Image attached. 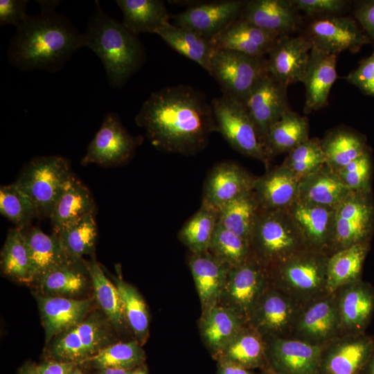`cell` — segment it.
Instances as JSON below:
<instances>
[{
    "label": "cell",
    "mask_w": 374,
    "mask_h": 374,
    "mask_svg": "<svg viewBox=\"0 0 374 374\" xmlns=\"http://www.w3.org/2000/svg\"><path fill=\"white\" fill-rule=\"evenodd\" d=\"M76 365L73 362L50 359L37 365V368L40 374H69Z\"/></svg>",
    "instance_id": "obj_56"
},
{
    "label": "cell",
    "mask_w": 374,
    "mask_h": 374,
    "mask_svg": "<svg viewBox=\"0 0 374 374\" xmlns=\"http://www.w3.org/2000/svg\"><path fill=\"white\" fill-rule=\"evenodd\" d=\"M278 37L241 19L235 20L211 41L216 49L265 57L269 54Z\"/></svg>",
    "instance_id": "obj_25"
},
{
    "label": "cell",
    "mask_w": 374,
    "mask_h": 374,
    "mask_svg": "<svg viewBox=\"0 0 374 374\" xmlns=\"http://www.w3.org/2000/svg\"><path fill=\"white\" fill-rule=\"evenodd\" d=\"M325 252L305 249L289 259L268 268L270 283L300 304L328 292Z\"/></svg>",
    "instance_id": "obj_5"
},
{
    "label": "cell",
    "mask_w": 374,
    "mask_h": 374,
    "mask_svg": "<svg viewBox=\"0 0 374 374\" xmlns=\"http://www.w3.org/2000/svg\"><path fill=\"white\" fill-rule=\"evenodd\" d=\"M86 267L98 304L112 325L120 328L125 321V318L116 285L109 280L102 267L96 262H86Z\"/></svg>",
    "instance_id": "obj_44"
},
{
    "label": "cell",
    "mask_w": 374,
    "mask_h": 374,
    "mask_svg": "<svg viewBox=\"0 0 374 374\" xmlns=\"http://www.w3.org/2000/svg\"><path fill=\"white\" fill-rule=\"evenodd\" d=\"M309 139L308 118L289 109L269 129L262 143L270 160L276 155L289 153Z\"/></svg>",
    "instance_id": "obj_35"
},
{
    "label": "cell",
    "mask_w": 374,
    "mask_h": 374,
    "mask_svg": "<svg viewBox=\"0 0 374 374\" xmlns=\"http://www.w3.org/2000/svg\"><path fill=\"white\" fill-rule=\"evenodd\" d=\"M335 293L339 335L365 333L374 314V287L360 280Z\"/></svg>",
    "instance_id": "obj_21"
},
{
    "label": "cell",
    "mask_w": 374,
    "mask_h": 374,
    "mask_svg": "<svg viewBox=\"0 0 374 374\" xmlns=\"http://www.w3.org/2000/svg\"><path fill=\"white\" fill-rule=\"evenodd\" d=\"M301 305L270 285L260 299L248 325L266 337H290Z\"/></svg>",
    "instance_id": "obj_14"
},
{
    "label": "cell",
    "mask_w": 374,
    "mask_h": 374,
    "mask_svg": "<svg viewBox=\"0 0 374 374\" xmlns=\"http://www.w3.org/2000/svg\"><path fill=\"white\" fill-rule=\"evenodd\" d=\"M94 202L89 189L73 175L59 197L50 217L54 232L93 214Z\"/></svg>",
    "instance_id": "obj_32"
},
{
    "label": "cell",
    "mask_w": 374,
    "mask_h": 374,
    "mask_svg": "<svg viewBox=\"0 0 374 374\" xmlns=\"http://www.w3.org/2000/svg\"><path fill=\"white\" fill-rule=\"evenodd\" d=\"M360 374H374V344L369 357Z\"/></svg>",
    "instance_id": "obj_58"
},
{
    "label": "cell",
    "mask_w": 374,
    "mask_h": 374,
    "mask_svg": "<svg viewBox=\"0 0 374 374\" xmlns=\"http://www.w3.org/2000/svg\"><path fill=\"white\" fill-rule=\"evenodd\" d=\"M24 233L28 249L33 283L43 276L73 260L64 249L57 235H48L33 227Z\"/></svg>",
    "instance_id": "obj_29"
},
{
    "label": "cell",
    "mask_w": 374,
    "mask_h": 374,
    "mask_svg": "<svg viewBox=\"0 0 374 374\" xmlns=\"http://www.w3.org/2000/svg\"><path fill=\"white\" fill-rule=\"evenodd\" d=\"M139 142L138 138L127 131L116 113L108 112L89 144L81 163L102 166L121 164L132 157Z\"/></svg>",
    "instance_id": "obj_13"
},
{
    "label": "cell",
    "mask_w": 374,
    "mask_h": 374,
    "mask_svg": "<svg viewBox=\"0 0 374 374\" xmlns=\"http://www.w3.org/2000/svg\"><path fill=\"white\" fill-rule=\"evenodd\" d=\"M46 343L73 328L86 318L92 305V299H74L69 297L36 294Z\"/></svg>",
    "instance_id": "obj_24"
},
{
    "label": "cell",
    "mask_w": 374,
    "mask_h": 374,
    "mask_svg": "<svg viewBox=\"0 0 374 374\" xmlns=\"http://www.w3.org/2000/svg\"><path fill=\"white\" fill-rule=\"evenodd\" d=\"M298 10L312 15L342 10L346 2L342 0H291Z\"/></svg>",
    "instance_id": "obj_54"
},
{
    "label": "cell",
    "mask_w": 374,
    "mask_h": 374,
    "mask_svg": "<svg viewBox=\"0 0 374 374\" xmlns=\"http://www.w3.org/2000/svg\"><path fill=\"white\" fill-rule=\"evenodd\" d=\"M41 10H55L60 3V1H37Z\"/></svg>",
    "instance_id": "obj_60"
},
{
    "label": "cell",
    "mask_w": 374,
    "mask_h": 374,
    "mask_svg": "<svg viewBox=\"0 0 374 374\" xmlns=\"http://www.w3.org/2000/svg\"><path fill=\"white\" fill-rule=\"evenodd\" d=\"M265 337L254 328L247 325L229 343L220 355L248 369L267 366Z\"/></svg>",
    "instance_id": "obj_39"
},
{
    "label": "cell",
    "mask_w": 374,
    "mask_h": 374,
    "mask_svg": "<svg viewBox=\"0 0 374 374\" xmlns=\"http://www.w3.org/2000/svg\"><path fill=\"white\" fill-rule=\"evenodd\" d=\"M246 326L247 323L235 311L217 305L204 312L202 332L208 347L220 355Z\"/></svg>",
    "instance_id": "obj_33"
},
{
    "label": "cell",
    "mask_w": 374,
    "mask_h": 374,
    "mask_svg": "<svg viewBox=\"0 0 374 374\" xmlns=\"http://www.w3.org/2000/svg\"><path fill=\"white\" fill-rule=\"evenodd\" d=\"M270 285L268 268L253 256L230 269L219 303L235 311L248 325Z\"/></svg>",
    "instance_id": "obj_10"
},
{
    "label": "cell",
    "mask_w": 374,
    "mask_h": 374,
    "mask_svg": "<svg viewBox=\"0 0 374 374\" xmlns=\"http://www.w3.org/2000/svg\"><path fill=\"white\" fill-rule=\"evenodd\" d=\"M179 54L209 70L211 58L216 50L211 39L197 33L170 22L155 33Z\"/></svg>",
    "instance_id": "obj_37"
},
{
    "label": "cell",
    "mask_w": 374,
    "mask_h": 374,
    "mask_svg": "<svg viewBox=\"0 0 374 374\" xmlns=\"http://www.w3.org/2000/svg\"><path fill=\"white\" fill-rule=\"evenodd\" d=\"M250 244L253 256L267 268L308 249L287 209L260 208Z\"/></svg>",
    "instance_id": "obj_4"
},
{
    "label": "cell",
    "mask_w": 374,
    "mask_h": 374,
    "mask_svg": "<svg viewBox=\"0 0 374 374\" xmlns=\"http://www.w3.org/2000/svg\"><path fill=\"white\" fill-rule=\"evenodd\" d=\"M55 233L71 258L82 259V256L94 250L97 227L93 215H88Z\"/></svg>",
    "instance_id": "obj_49"
},
{
    "label": "cell",
    "mask_w": 374,
    "mask_h": 374,
    "mask_svg": "<svg viewBox=\"0 0 374 374\" xmlns=\"http://www.w3.org/2000/svg\"><path fill=\"white\" fill-rule=\"evenodd\" d=\"M72 175L64 158L38 157L25 165L15 183L33 199L40 217H50Z\"/></svg>",
    "instance_id": "obj_6"
},
{
    "label": "cell",
    "mask_w": 374,
    "mask_h": 374,
    "mask_svg": "<svg viewBox=\"0 0 374 374\" xmlns=\"http://www.w3.org/2000/svg\"><path fill=\"white\" fill-rule=\"evenodd\" d=\"M337 55L312 46L303 80L305 86L303 112L310 114L326 106L330 91L337 78Z\"/></svg>",
    "instance_id": "obj_26"
},
{
    "label": "cell",
    "mask_w": 374,
    "mask_h": 374,
    "mask_svg": "<svg viewBox=\"0 0 374 374\" xmlns=\"http://www.w3.org/2000/svg\"><path fill=\"white\" fill-rule=\"evenodd\" d=\"M211 104L217 132L235 150L267 168L270 160L244 105L223 95L213 98Z\"/></svg>",
    "instance_id": "obj_9"
},
{
    "label": "cell",
    "mask_w": 374,
    "mask_h": 374,
    "mask_svg": "<svg viewBox=\"0 0 374 374\" xmlns=\"http://www.w3.org/2000/svg\"><path fill=\"white\" fill-rule=\"evenodd\" d=\"M23 229L9 231L1 255L4 274L23 283H33L28 245Z\"/></svg>",
    "instance_id": "obj_42"
},
{
    "label": "cell",
    "mask_w": 374,
    "mask_h": 374,
    "mask_svg": "<svg viewBox=\"0 0 374 374\" xmlns=\"http://www.w3.org/2000/svg\"><path fill=\"white\" fill-rule=\"evenodd\" d=\"M208 251L229 267L239 266L253 256L250 242L217 223Z\"/></svg>",
    "instance_id": "obj_46"
},
{
    "label": "cell",
    "mask_w": 374,
    "mask_h": 374,
    "mask_svg": "<svg viewBox=\"0 0 374 374\" xmlns=\"http://www.w3.org/2000/svg\"><path fill=\"white\" fill-rule=\"evenodd\" d=\"M283 163L300 180L326 163L320 140L309 139L291 150Z\"/></svg>",
    "instance_id": "obj_50"
},
{
    "label": "cell",
    "mask_w": 374,
    "mask_h": 374,
    "mask_svg": "<svg viewBox=\"0 0 374 374\" xmlns=\"http://www.w3.org/2000/svg\"><path fill=\"white\" fill-rule=\"evenodd\" d=\"M374 344V335H341L323 346L319 374H360Z\"/></svg>",
    "instance_id": "obj_16"
},
{
    "label": "cell",
    "mask_w": 374,
    "mask_h": 374,
    "mask_svg": "<svg viewBox=\"0 0 374 374\" xmlns=\"http://www.w3.org/2000/svg\"><path fill=\"white\" fill-rule=\"evenodd\" d=\"M312 44L303 36H279L267 58V71L281 84L303 80Z\"/></svg>",
    "instance_id": "obj_19"
},
{
    "label": "cell",
    "mask_w": 374,
    "mask_h": 374,
    "mask_svg": "<svg viewBox=\"0 0 374 374\" xmlns=\"http://www.w3.org/2000/svg\"><path fill=\"white\" fill-rule=\"evenodd\" d=\"M218 215L217 211L201 205L199 209L183 225L178 237L191 253L208 251L218 223Z\"/></svg>",
    "instance_id": "obj_43"
},
{
    "label": "cell",
    "mask_w": 374,
    "mask_h": 374,
    "mask_svg": "<svg viewBox=\"0 0 374 374\" xmlns=\"http://www.w3.org/2000/svg\"><path fill=\"white\" fill-rule=\"evenodd\" d=\"M308 37L312 46L330 54L344 51H357L362 46L369 43L355 21L348 17L320 18L310 23Z\"/></svg>",
    "instance_id": "obj_20"
},
{
    "label": "cell",
    "mask_w": 374,
    "mask_h": 374,
    "mask_svg": "<svg viewBox=\"0 0 374 374\" xmlns=\"http://www.w3.org/2000/svg\"><path fill=\"white\" fill-rule=\"evenodd\" d=\"M244 3L238 0L204 3L173 15L172 17L177 26L189 28L211 39L237 20Z\"/></svg>",
    "instance_id": "obj_22"
},
{
    "label": "cell",
    "mask_w": 374,
    "mask_h": 374,
    "mask_svg": "<svg viewBox=\"0 0 374 374\" xmlns=\"http://www.w3.org/2000/svg\"><path fill=\"white\" fill-rule=\"evenodd\" d=\"M132 369H123L117 368H105L98 369L96 374H130Z\"/></svg>",
    "instance_id": "obj_59"
},
{
    "label": "cell",
    "mask_w": 374,
    "mask_h": 374,
    "mask_svg": "<svg viewBox=\"0 0 374 374\" xmlns=\"http://www.w3.org/2000/svg\"><path fill=\"white\" fill-rule=\"evenodd\" d=\"M265 374H278L274 372L270 367L267 366L265 368Z\"/></svg>",
    "instance_id": "obj_64"
},
{
    "label": "cell",
    "mask_w": 374,
    "mask_h": 374,
    "mask_svg": "<svg viewBox=\"0 0 374 374\" xmlns=\"http://www.w3.org/2000/svg\"><path fill=\"white\" fill-rule=\"evenodd\" d=\"M287 88L267 73L243 103L262 142L269 129L289 109Z\"/></svg>",
    "instance_id": "obj_17"
},
{
    "label": "cell",
    "mask_w": 374,
    "mask_h": 374,
    "mask_svg": "<svg viewBox=\"0 0 374 374\" xmlns=\"http://www.w3.org/2000/svg\"><path fill=\"white\" fill-rule=\"evenodd\" d=\"M320 141L326 163L335 172L367 150L364 136L343 127L328 132Z\"/></svg>",
    "instance_id": "obj_38"
},
{
    "label": "cell",
    "mask_w": 374,
    "mask_h": 374,
    "mask_svg": "<svg viewBox=\"0 0 374 374\" xmlns=\"http://www.w3.org/2000/svg\"><path fill=\"white\" fill-rule=\"evenodd\" d=\"M27 0H1L0 26H15L23 24L29 16L26 13Z\"/></svg>",
    "instance_id": "obj_53"
},
{
    "label": "cell",
    "mask_w": 374,
    "mask_h": 374,
    "mask_svg": "<svg viewBox=\"0 0 374 374\" xmlns=\"http://www.w3.org/2000/svg\"><path fill=\"white\" fill-rule=\"evenodd\" d=\"M95 6L82 33L84 44L100 60L110 86L121 87L143 64L145 51L138 36L107 14L98 1Z\"/></svg>",
    "instance_id": "obj_3"
},
{
    "label": "cell",
    "mask_w": 374,
    "mask_h": 374,
    "mask_svg": "<svg viewBox=\"0 0 374 374\" xmlns=\"http://www.w3.org/2000/svg\"><path fill=\"white\" fill-rule=\"evenodd\" d=\"M145 353L136 341L109 345L79 365L97 369L117 368L132 369L141 366L145 360Z\"/></svg>",
    "instance_id": "obj_45"
},
{
    "label": "cell",
    "mask_w": 374,
    "mask_h": 374,
    "mask_svg": "<svg viewBox=\"0 0 374 374\" xmlns=\"http://www.w3.org/2000/svg\"><path fill=\"white\" fill-rule=\"evenodd\" d=\"M346 80L365 94L374 98V51L348 75Z\"/></svg>",
    "instance_id": "obj_52"
},
{
    "label": "cell",
    "mask_w": 374,
    "mask_h": 374,
    "mask_svg": "<svg viewBox=\"0 0 374 374\" xmlns=\"http://www.w3.org/2000/svg\"><path fill=\"white\" fill-rule=\"evenodd\" d=\"M355 15L367 35L374 40V0L360 3Z\"/></svg>",
    "instance_id": "obj_55"
},
{
    "label": "cell",
    "mask_w": 374,
    "mask_h": 374,
    "mask_svg": "<svg viewBox=\"0 0 374 374\" xmlns=\"http://www.w3.org/2000/svg\"><path fill=\"white\" fill-rule=\"evenodd\" d=\"M350 190L327 163L299 180L298 199L335 208Z\"/></svg>",
    "instance_id": "obj_31"
},
{
    "label": "cell",
    "mask_w": 374,
    "mask_h": 374,
    "mask_svg": "<svg viewBox=\"0 0 374 374\" xmlns=\"http://www.w3.org/2000/svg\"><path fill=\"white\" fill-rule=\"evenodd\" d=\"M118 276H113L122 301L125 321L141 342L147 339L149 330V314L145 303L139 292L124 281L118 269Z\"/></svg>",
    "instance_id": "obj_47"
},
{
    "label": "cell",
    "mask_w": 374,
    "mask_h": 374,
    "mask_svg": "<svg viewBox=\"0 0 374 374\" xmlns=\"http://www.w3.org/2000/svg\"><path fill=\"white\" fill-rule=\"evenodd\" d=\"M372 161L368 150L336 172L350 191H371Z\"/></svg>",
    "instance_id": "obj_51"
},
{
    "label": "cell",
    "mask_w": 374,
    "mask_h": 374,
    "mask_svg": "<svg viewBox=\"0 0 374 374\" xmlns=\"http://www.w3.org/2000/svg\"><path fill=\"white\" fill-rule=\"evenodd\" d=\"M218 374H253L249 369L242 367L224 358L220 359Z\"/></svg>",
    "instance_id": "obj_57"
},
{
    "label": "cell",
    "mask_w": 374,
    "mask_h": 374,
    "mask_svg": "<svg viewBox=\"0 0 374 374\" xmlns=\"http://www.w3.org/2000/svg\"><path fill=\"white\" fill-rule=\"evenodd\" d=\"M371 249V242L353 245L339 250L328 258L327 290L333 293L341 287L362 280L364 261Z\"/></svg>",
    "instance_id": "obj_34"
},
{
    "label": "cell",
    "mask_w": 374,
    "mask_h": 374,
    "mask_svg": "<svg viewBox=\"0 0 374 374\" xmlns=\"http://www.w3.org/2000/svg\"><path fill=\"white\" fill-rule=\"evenodd\" d=\"M78 365L75 366L72 370L70 371L69 374H84L78 366Z\"/></svg>",
    "instance_id": "obj_63"
},
{
    "label": "cell",
    "mask_w": 374,
    "mask_h": 374,
    "mask_svg": "<svg viewBox=\"0 0 374 374\" xmlns=\"http://www.w3.org/2000/svg\"><path fill=\"white\" fill-rule=\"evenodd\" d=\"M84 46L82 33L67 17L55 10H41L17 28L7 57L19 71L56 72Z\"/></svg>",
    "instance_id": "obj_2"
},
{
    "label": "cell",
    "mask_w": 374,
    "mask_h": 374,
    "mask_svg": "<svg viewBox=\"0 0 374 374\" xmlns=\"http://www.w3.org/2000/svg\"><path fill=\"white\" fill-rule=\"evenodd\" d=\"M0 213L21 229L39 216L35 202L15 182L1 186Z\"/></svg>",
    "instance_id": "obj_48"
},
{
    "label": "cell",
    "mask_w": 374,
    "mask_h": 374,
    "mask_svg": "<svg viewBox=\"0 0 374 374\" xmlns=\"http://www.w3.org/2000/svg\"><path fill=\"white\" fill-rule=\"evenodd\" d=\"M86 262L82 259L54 269L43 276L36 283L42 295L73 296L82 293L87 286Z\"/></svg>",
    "instance_id": "obj_40"
},
{
    "label": "cell",
    "mask_w": 374,
    "mask_h": 374,
    "mask_svg": "<svg viewBox=\"0 0 374 374\" xmlns=\"http://www.w3.org/2000/svg\"><path fill=\"white\" fill-rule=\"evenodd\" d=\"M135 121L157 149L185 155L202 150L211 134L217 132L211 104L204 93L184 84L152 93Z\"/></svg>",
    "instance_id": "obj_1"
},
{
    "label": "cell",
    "mask_w": 374,
    "mask_h": 374,
    "mask_svg": "<svg viewBox=\"0 0 374 374\" xmlns=\"http://www.w3.org/2000/svg\"><path fill=\"white\" fill-rule=\"evenodd\" d=\"M299 179L283 163L256 177L253 192L260 209H287L298 199Z\"/></svg>",
    "instance_id": "obj_28"
},
{
    "label": "cell",
    "mask_w": 374,
    "mask_h": 374,
    "mask_svg": "<svg viewBox=\"0 0 374 374\" xmlns=\"http://www.w3.org/2000/svg\"><path fill=\"white\" fill-rule=\"evenodd\" d=\"M208 73L218 82L223 96L243 103L257 82L268 73L267 58L216 49Z\"/></svg>",
    "instance_id": "obj_8"
},
{
    "label": "cell",
    "mask_w": 374,
    "mask_h": 374,
    "mask_svg": "<svg viewBox=\"0 0 374 374\" xmlns=\"http://www.w3.org/2000/svg\"><path fill=\"white\" fill-rule=\"evenodd\" d=\"M256 177L236 163L223 161L210 170L204 184L202 206L219 211L238 197L253 190Z\"/></svg>",
    "instance_id": "obj_18"
},
{
    "label": "cell",
    "mask_w": 374,
    "mask_h": 374,
    "mask_svg": "<svg viewBox=\"0 0 374 374\" xmlns=\"http://www.w3.org/2000/svg\"><path fill=\"white\" fill-rule=\"evenodd\" d=\"M189 267L204 312L218 305L231 267L208 251L192 253Z\"/></svg>",
    "instance_id": "obj_30"
},
{
    "label": "cell",
    "mask_w": 374,
    "mask_h": 374,
    "mask_svg": "<svg viewBox=\"0 0 374 374\" xmlns=\"http://www.w3.org/2000/svg\"><path fill=\"white\" fill-rule=\"evenodd\" d=\"M56 337L48 350L51 359L79 365L108 346L110 334L106 321L93 314Z\"/></svg>",
    "instance_id": "obj_11"
},
{
    "label": "cell",
    "mask_w": 374,
    "mask_h": 374,
    "mask_svg": "<svg viewBox=\"0 0 374 374\" xmlns=\"http://www.w3.org/2000/svg\"><path fill=\"white\" fill-rule=\"evenodd\" d=\"M242 11V19L278 36L294 31L300 21L299 10L291 1H249L244 3Z\"/></svg>",
    "instance_id": "obj_27"
},
{
    "label": "cell",
    "mask_w": 374,
    "mask_h": 374,
    "mask_svg": "<svg viewBox=\"0 0 374 374\" xmlns=\"http://www.w3.org/2000/svg\"><path fill=\"white\" fill-rule=\"evenodd\" d=\"M123 26L132 34L156 33L169 23L170 15L160 0H117Z\"/></svg>",
    "instance_id": "obj_36"
},
{
    "label": "cell",
    "mask_w": 374,
    "mask_h": 374,
    "mask_svg": "<svg viewBox=\"0 0 374 374\" xmlns=\"http://www.w3.org/2000/svg\"><path fill=\"white\" fill-rule=\"evenodd\" d=\"M130 374H148L145 368L140 366L134 371H132Z\"/></svg>",
    "instance_id": "obj_62"
},
{
    "label": "cell",
    "mask_w": 374,
    "mask_h": 374,
    "mask_svg": "<svg viewBox=\"0 0 374 374\" xmlns=\"http://www.w3.org/2000/svg\"><path fill=\"white\" fill-rule=\"evenodd\" d=\"M267 366L278 374H319L323 346L290 337H266Z\"/></svg>",
    "instance_id": "obj_15"
},
{
    "label": "cell",
    "mask_w": 374,
    "mask_h": 374,
    "mask_svg": "<svg viewBox=\"0 0 374 374\" xmlns=\"http://www.w3.org/2000/svg\"><path fill=\"white\" fill-rule=\"evenodd\" d=\"M339 336L336 293L302 303L290 338L323 346Z\"/></svg>",
    "instance_id": "obj_12"
},
{
    "label": "cell",
    "mask_w": 374,
    "mask_h": 374,
    "mask_svg": "<svg viewBox=\"0 0 374 374\" xmlns=\"http://www.w3.org/2000/svg\"><path fill=\"white\" fill-rule=\"evenodd\" d=\"M335 208L310 204L297 199L287 211L300 231L308 249L328 255Z\"/></svg>",
    "instance_id": "obj_23"
},
{
    "label": "cell",
    "mask_w": 374,
    "mask_h": 374,
    "mask_svg": "<svg viewBox=\"0 0 374 374\" xmlns=\"http://www.w3.org/2000/svg\"><path fill=\"white\" fill-rule=\"evenodd\" d=\"M18 374H40L37 370V365L32 364H26L18 372Z\"/></svg>",
    "instance_id": "obj_61"
},
{
    "label": "cell",
    "mask_w": 374,
    "mask_h": 374,
    "mask_svg": "<svg viewBox=\"0 0 374 374\" xmlns=\"http://www.w3.org/2000/svg\"><path fill=\"white\" fill-rule=\"evenodd\" d=\"M259 211L258 202L251 190L224 206L219 211L218 223L250 242Z\"/></svg>",
    "instance_id": "obj_41"
},
{
    "label": "cell",
    "mask_w": 374,
    "mask_h": 374,
    "mask_svg": "<svg viewBox=\"0 0 374 374\" xmlns=\"http://www.w3.org/2000/svg\"><path fill=\"white\" fill-rule=\"evenodd\" d=\"M374 234L371 191H350L335 207L328 256L355 244L371 242Z\"/></svg>",
    "instance_id": "obj_7"
}]
</instances>
